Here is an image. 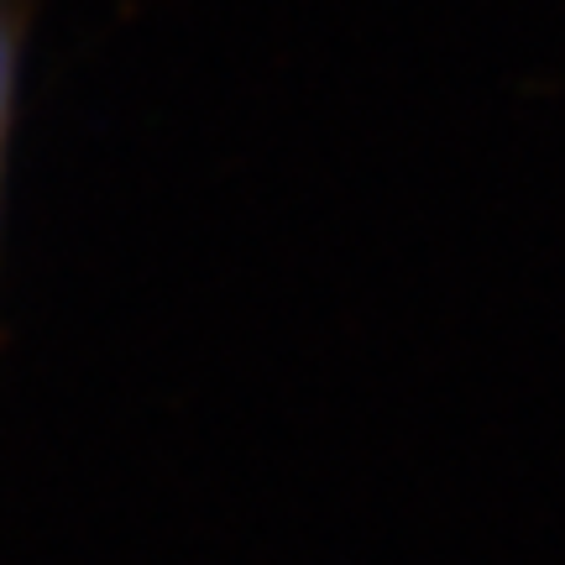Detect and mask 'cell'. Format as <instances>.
Here are the masks:
<instances>
[{"instance_id": "6da1fadb", "label": "cell", "mask_w": 565, "mask_h": 565, "mask_svg": "<svg viewBox=\"0 0 565 565\" xmlns=\"http://www.w3.org/2000/svg\"><path fill=\"white\" fill-rule=\"evenodd\" d=\"M17 95H21V6L0 0V194H6V152L17 131Z\"/></svg>"}]
</instances>
